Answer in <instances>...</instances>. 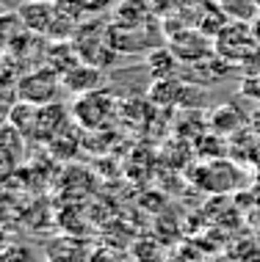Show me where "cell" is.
<instances>
[{"label": "cell", "mask_w": 260, "mask_h": 262, "mask_svg": "<svg viewBox=\"0 0 260 262\" xmlns=\"http://www.w3.org/2000/svg\"><path fill=\"white\" fill-rule=\"evenodd\" d=\"M108 28H111V19H100V14L91 19H83L81 28L72 33V45L78 50L81 61L86 63H94V67H111L116 61V50L108 39Z\"/></svg>", "instance_id": "1"}, {"label": "cell", "mask_w": 260, "mask_h": 262, "mask_svg": "<svg viewBox=\"0 0 260 262\" xmlns=\"http://www.w3.org/2000/svg\"><path fill=\"white\" fill-rule=\"evenodd\" d=\"M64 83H61V75L50 69L47 63H39V67L28 69V72L19 75L17 80V100L33 102V105H47L55 102V97L61 94Z\"/></svg>", "instance_id": "2"}, {"label": "cell", "mask_w": 260, "mask_h": 262, "mask_svg": "<svg viewBox=\"0 0 260 262\" xmlns=\"http://www.w3.org/2000/svg\"><path fill=\"white\" fill-rule=\"evenodd\" d=\"M216 55L222 61H249L260 53V45L252 33V25L241 23V19H233L216 33Z\"/></svg>", "instance_id": "3"}, {"label": "cell", "mask_w": 260, "mask_h": 262, "mask_svg": "<svg viewBox=\"0 0 260 262\" xmlns=\"http://www.w3.org/2000/svg\"><path fill=\"white\" fill-rule=\"evenodd\" d=\"M114 97L108 94V91L97 89V91H89V94H81L78 100L72 105V116L78 119L81 127H86V130H100L111 122V116H114Z\"/></svg>", "instance_id": "4"}, {"label": "cell", "mask_w": 260, "mask_h": 262, "mask_svg": "<svg viewBox=\"0 0 260 262\" xmlns=\"http://www.w3.org/2000/svg\"><path fill=\"white\" fill-rule=\"evenodd\" d=\"M108 39L114 45V50L119 55H130V53H150L155 50L158 36H152V23L138 25V28H119L111 25L108 28Z\"/></svg>", "instance_id": "5"}, {"label": "cell", "mask_w": 260, "mask_h": 262, "mask_svg": "<svg viewBox=\"0 0 260 262\" xmlns=\"http://www.w3.org/2000/svg\"><path fill=\"white\" fill-rule=\"evenodd\" d=\"M17 19H19V28L50 39L55 6H53V0H25V3L17 6Z\"/></svg>", "instance_id": "6"}, {"label": "cell", "mask_w": 260, "mask_h": 262, "mask_svg": "<svg viewBox=\"0 0 260 262\" xmlns=\"http://www.w3.org/2000/svg\"><path fill=\"white\" fill-rule=\"evenodd\" d=\"M61 83H64V91H69L72 97H81V94H89V91H97L103 89L105 77H103V69L94 67V63H75L69 72L61 75Z\"/></svg>", "instance_id": "7"}, {"label": "cell", "mask_w": 260, "mask_h": 262, "mask_svg": "<svg viewBox=\"0 0 260 262\" xmlns=\"http://www.w3.org/2000/svg\"><path fill=\"white\" fill-rule=\"evenodd\" d=\"M152 23V3L150 0H119L111 9V25L119 28H138Z\"/></svg>", "instance_id": "8"}, {"label": "cell", "mask_w": 260, "mask_h": 262, "mask_svg": "<svg viewBox=\"0 0 260 262\" xmlns=\"http://www.w3.org/2000/svg\"><path fill=\"white\" fill-rule=\"evenodd\" d=\"M91 249L78 237H55L45 246V257L50 262H89Z\"/></svg>", "instance_id": "9"}, {"label": "cell", "mask_w": 260, "mask_h": 262, "mask_svg": "<svg viewBox=\"0 0 260 262\" xmlns=\"http://www.w3.org/2000/svg\"><path fill=\"white\" fill-rule=\"evenodd\" d=\"M45 63L50 69H55L58 75L69 72L75 63H81V55H78V50H75L72 39H47Z\"/></svg>", "instance_id": "10"}, {"label": "cell", "mask_w": 260, "mask_h": 262, "mask_svg": "<svg viewBox=\"0 0 260 262\" xmlns=\"http://www.w3.org/2000/svg\"><path fill=\"white\" fill-rule=\"evenodd\" d=\"M64 122H67V108L61 102H47L39 105V119H36V138L53 141L55 136L64 133Z\"/></svg>", "instance_id": "11"}, {"label": "cell", "mask_w": 260, "mask_h": 262, "mask_svg": "<svg viewBox=\"0 0 260 262\" xmlns=\"http://www.w3.org/2000/svg\"><path fill=\"white\" fill-rule=\"evenodd\" d=\"M172 50L180 61H205L210 53H216V47L210 41L202 39V33H194V31H186L180 33L177 39L172 41Z\"/></svg>", "instance_id": "12"}, {"label": "cell", "mask_w": 260, "mask_h": 262, "mask_svg": "<svg viewBox=\"0 0 260 262\" xmlns=\"http://www.w3.org/2000/svg\"><path fill=\"white\" fill-rule=\"evenodd\" d=\"M36 119H39V105L17 100V105H11L9 111V124L19 136H33L36 133Z\"/></svg>", "instance_id": "13"}, {"label": "cell", "mask_w": 260, "mask_h": 262, "mask_svg": "<svg viewBox=\"0 0 260 262\" xmlns=\"http://www.w3.org/2000/svg\"><path fill=\"white\" fill-rule=\"evenodd\" d=\"M177 63L180 58L174 55L172 47H155L147 55V69L152 72V80H161V77H174L177 75Z\"/></svg>", "instance_id": "14"}, {"label": "cell", "mask_w": 260, "mask_h": 262, "mask_svg": "<svg viewBox=\"0 0 260 262\" xmlns=\"http://www.w3.org/2000/svg\"><path fill=\"white\" fill-rule=\"evenodd\" d=\"M183 80L177 75L174 77H161V80L152 83V89H150V102H155V105H174V102H180V97H183Z\"/></svg>", "instance_id": "15"}, {"label": "cell", "mask_w": 260, "mask_h": 262, "mask_svg": "<svg viewBox=\"0 0 260 262\" xmlns=\"http://www.w3.org/2000/svg\"><path fill=\"white\" fill-rule=\"evenodd\" d=\"M241 122H244V116L233 108V105H222V108H216L213 116H210V130H213L216 136H233V133L241 130Z\"/></svg>", "instance_id": "16"}, {"label": "cell", "mask_w": 260, "mask_h": 262, "mask_svg": "<svg viewBox=\"0 0 260 262\" xmlns=\"http://www.w3.org/2000/svg\"><path fill=\"white\" fill-rule=\"evenodd\" d=\"M130 251H133L130 254L133 262H166V254L155 240H138Z\"/></svg>", "instance_id": "17"}, {"label": "cell", "mask_w": 260, "mask_h": 262, "mask_svg": "<svg viewBox=\"0 0 260 262\" xmlns=\"http://www.w3.org/2000/svg\"><path fill=\"white\" fill-rule=\"evenodd\" d=\"M133 257L116 246H94L89 254V262H130Z\"/></svg>", "instance_id": "18"}, {"label": "cell", "mask_w": 260, "mask_h": 262, "mask_svg": "<svg viewBox=\"0 0 260 262\" xmlns=\"http://www.w3.org/2000/svg\"><path fill=\"white\" fill-rule=\"evenodd\" d=\"M83 6V11L89 14V17H97V14H105L108 9H114L119 0H78Z\"/></svg>", "instance_id": "19"}, {"label": "cell", "mask_w": 260, "mask_h": 262, "mask_svg": "<svg viewBox=\"0 0 260 262\" xmlns=\"http://www.w3.org/2000/svg\"><path fill=\"white\" fill-rule=\"evenodd\" d=\"M6 262H39V259H33V249H28V246H11L6 251Z\"/></svg>", "instance_id": "20"}, {"label": "cell", "mask_w": 260, "mask_h": 262, "mask_svg": "<svg viewBox=\"0 0 260 262\" xmlns=\"http://www.w3.org/2000/svg\"><path fill=\"white\" fill-rule=\"evenodd\" d=\"M244 91H247L249 97H255V100H260V77H252V80L244 83Z\"/></svg>", "instance_id": "21"}, {"label": "cell", "mask_w": 260, "mask_h": 262, "mask_svg": "<svg viewBox=\"0 0 260 262\" xmlns=\"http://www.w3.org/2000/svg\"><path fill=\"white\" fill-rule=\"evenodd\" d=\"M252 33H255V39H257V45H260V11L255 14V19H252Z\"/></svg>", "instance_id": "22"}, {"label": "cell", "mask_w": 260, "mask_h": 262, "mask_svg": "<svg viewBox=\"0 0 260 262\" xmlns=\"http://www.w3.org/2000/svg\"><path fill=\"white\" fill-rule=\"evenodd\" d=\"M255 6H257V9H260V0H255Z\"/></svg>", "instance_id": "23"}, {"label": "cell", "mask_w": 260, "mask_h": 262, "mask_svg": "<svg viewBox=\"0 0 260 262\" xmlns=\"http://www.w3.org/2000/svg\"><path fill=\"white\" fill-rule=\"evenodd\" d=\"M39 262H50V259H47V257H45V259H39Z\"/></svg>", "instance_id": "24"}]
</instances>
